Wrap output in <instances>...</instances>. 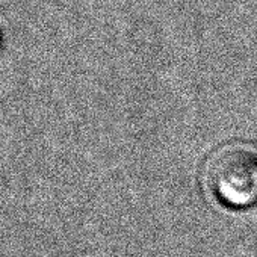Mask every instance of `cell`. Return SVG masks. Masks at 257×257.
I'll use <instances>...</instances> for the list:
<instances>
[{
    "label": "cell",
    "mask_w": 257,
    "mask_h": 257,
    "mask_svg": "<svg viewBox=\"0 0 257 257\" xmlns=\"http://www.w3.org/2000/svg\"><path fill=\"white\" fill-rule=\"evenodd\" d=\"M204 182L212 195L228 207L257 204V153L242 144L215 150L206 162Z\"/></svg>",
    "instance_id": "6da1fadb"
}]
</instances>
